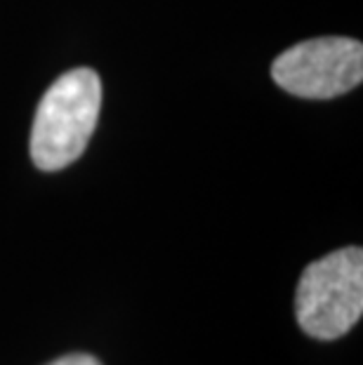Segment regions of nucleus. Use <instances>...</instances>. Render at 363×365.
Wrapping results in <instances>:
<instances>
[{
  "instance_id": "nucleus-1",
  "label": "nucleus",
  "mask_w": 363,
  "mask_h": 365,
  "mask_svg": "<svg viewBox=\"0 0 363 365\" xmlns=\"http://www.w3.org/2000/svg\"><path fill=\"white\" fill-rule=\"evenodd\" d=\"M102 108V81L92 68L61 73L38 104L31 128V160L57 173L83 156Z\"/></svg>"
},
{
  "instance_id": "nucleus-4",
  "label": "nucleus",
  "mask_w": 363,
  "mask_h": 365,
  "mask_svg": "<svg viewBox=\"0 0 363 365\" xmlns=\"http://www.w3.org/2000/svg\"><path fill=\"white\" fill-rule=\"evenodd\" d=\"M48 365H102V363H99L95 356H88V354H68Z\"/></svg>"
},
{
  "instance_id": "nucleus-3",
  "label": "nucleus",
  "mask_w": 363,
  "mask_h": 365,
  "mask_svg": "<svg viewBox=\"0 0 363 365\" xmlns=\"http://www.w3.org/2000/svg\"><path fill=\"white\" fill-rule=\"evenodd\" d=\"M272 78L295 97H339L363 81V48L354 38H312L274 59Z\"/></svg>"
},
{
  "instance_id": "nucleus-2",
  "label": "nucleus",
  "mask_w": 363,
  "mask_h": 365,
  "mask_svg": "<svg viewBox=\"0 0 363 365\" xmlns=\"http://www.w3.org/2000/svg\"><path fill=\"white\" fill-rule=\"evenodd\" d=\"M363 314V252L342 247L312 262L295 294L297 323L314 339H337Z\"/></svg>"
}]
</instances>
